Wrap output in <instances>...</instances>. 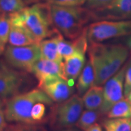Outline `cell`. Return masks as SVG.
I'll list each match as a JSON object with an SVG mask.
<instances>
[{"label": "cell", "mask_w": 131, "mask_h": 131, "mask_svg": "<svg viewBox=\"0 0 131 131\" xmlns=\"http://www.w3.org/2000/svg\"><path fill=\"white\" fill-rule=\"evenodd\" d=\"M88 53L94 71V86H101L120 69L128 58L129 50L122 45L92 43L90 44Z\"/></svg>", "instance_id": "obj_1"}, {"label": "cell", "mask_w": 131, "mask_h": 131, "mask_svg": "<svg viewBox=\"0 0 131 131\" xmlns=\"http://www.w3.org/2000/svg\"><path fill=\"white\" fill-rule=\"evenodd\" d=\"M50 5L52 26L68 38H78L86 29L85 25L95 19L94 12L88 8Z\"/></svg>", "instance_id": "obj_2"}, {"label": "cell", "mask_w": 131, "mask_h": 131, "mask_svg": "<svg viewBox=\"0 0 131 131\" xmlns=\"http://www.w3.org/2000/svg\"><path fill=\"white\" fill-rule=\"evenodd\" d=\"M9 15L11 23L23 26L38 44L53 34L50 29L52 24L49 3L35 4Z\"/></svg>", "instance_id": "obj_3"}, {"label": "cell", "mask_w": 131, "mask_h": 131, "mask_svg": "<svg viewBox=\"0 0 131 131\" xmlns=\"http://www.w3.org/2000/svg\"><path fill=\"white\" fill-rule=\"evenodd\" d=\"M53 100L41 89L31 90L24 94L14 95L6 104L4 114L6 121L26 124H34L31 116L34 106L38 103L51 104Z\"/></svg>", "instance_id": "obj_4"}, {"label": "cell", "mask_w": 131, "mask_h": 131, "mask_svg": "<svg viewBox=\"0 0 131 131\" xmlns=\"http://www.w3.org/2000/svg\"><path fill=\"white\" fill-rule=\"evenodd\" d=\"M129 35H131V20L98 21L91 24L87 29L90 44L100 43L113 38Z\"/></svg>", "instance_id": "obj_5"}, {"label": "cell", "mask_w": 131, "mask_h": 131, "mask_svg": "<svg viewBox=\"0 0 131 131\" xmlns=\"http://www.w3.org/2000/svg\"><path fill=\"white\" fill-rule=\"evenodd\" d=\"M39 44L24 46H9L4 51L6 61L14 68L30 72L34 64L41 58Z\"/></svg>", "instance_id": "obj_6"}, {"label": "cell", "mask_w": 131, "mask_h": 131, "mask_svg": "<svg viewBox=\"0 0 131 131\" xmlns=\"http://www.w3.org/2000/svg\"><path fill=\"white\" fill-rule=\"evenodd\" d=\"M127 64L106 81L103 88V99L100 112L107 114L111 107L124 98V81Z\"/></svg>", "instance_id": "obj_7"}, {"label": "cell", "mask_w": 131, "mask_h": 131, "mask_svg": "<svg viewBox=\"0 0 131 131\" xmlns=\"http://www.w3.org/2000/svg\"><path fill=\"white\" fill-rule=\"evenodd\" d=\"M84 104L78 95H73L58 106L57 122L61 127H71L75 125L83 112Z\"/></svg>", "instance_id": "obj_8"}, {"label": "cell", "mask_w": 131, "mask_h": 131, "mask_svg": "<svg viewBox=\"0 0 131 131\" xmlns=\"http://www.w3.org/2000/svg\"><path fill=\"white\" fill-rule=\"evenodd\" d=\"M63 63V62H62ZM62 63L40 58L34 64L30 72L35 75L39 81V86L55 78H63Z\"/></svg>", "instance_id": "obj_9"}, {"label": "cell", "mask_w": 131, "mask_h": 131, "mask_svg": "<svg viewBox=\"0 0 131 131\" xmlns=\"http://www.w3.org/2000/svg\"><path fill=\"white\" fill-rule=\"evenodd\" d=\"M39 88L52 100L59 103H62L69 99L74 91V89L69 84L68 81L61 78H55L46 82Z\"/></svg>", "instance_id": "obj_10"}, {"label": "cell", "mask_w": 131, "mask_h": 131, "mask_svg": "<svg viewBox=\"0 0 131 131\" xmlns=\"http://www.w3.org/2000/svg\"><path fill=\"white\" fill-rule=\"evenodd\" d=\"M94 12L100 14L94 15L95 19H131V0H114L107 7Z\"/></svg>", "instance_id": "obj_11"}, {"label": "cell", "mask_w": 131, "mask_h": 131, "mask_svg": "<svg viewBox=\"0 0 131 131\" xmlns=\"http://www.w3.org/2000/svg\"><path fill=\"white\" fill-rule=\"evenodd\" d=\"M23 78L15 70L0 68V98H6L16 94L22 84Z\"/></svg>", "instance_id": "obj_12"}, {"label": "cell", "mask_w": 131, "mask_h": 131, "mask_svg": "<svg viewBox=\"0 0 131 131\" xmlns=\"http://www.w3.org/2000/svg\"><path fill=\"white\" fill-rule=\"evenodd\" d=\"M86 62L85 54L78 52L64 59L62 63L64 80L73 81L80 76Z\"/></svg>", "instance_id": "obj_13"}, {"label": "cell", "mask_w": 131, "mask_h": 131, "mask_svg": "<svg viewBox=\"0 0 131 131\" xmlns=\"http://www.w3.org/2000/svg\"><path fill=\"white\" fill-rule=\"evenodd\" d=\"M8 42L10 45L14 46H24L38 44L23 26L11 23Z\"/></svg>", "instance_id": "obj_14"}, {"label": "cell", "mask_w": 131, "mask_h": 131, "mask_svg": "<svg viewBox=\"0 0 131 131\" xmlns=\"http://www.w3.org/2000/svg\"><path fill=\"white\" fill-rule=\"evenodd\" d=\"M61 35L60 33H58L57 35L52 38L43 40L40 42L41 58L58 63L63 62V57L58 51V42Z\"/></svg>", "instance_id": "obj_15"}, {"label": "cell", "mask_w": 131, "mask_h": 131, "mask_svg": "<svg viewBox=\"0 0 131 131\" xmlns=\"http://www.w3.org/2000/svg\"><path fill=\"white\" fill-rule=\"evenodd\" d=\"M103 99V88L93 86L83 95V104L87 110L97 111L100 109Z\"/></svg>", "instance_id": "obj_16"}, {"label": "cell", "mask_w": 131, "mask_h": 131, "mask_svg": "<svg viewBox=\"0 0 131 131\" xmlns=\"http://www.w3.org/2000/svg\"><path fill=\"white\" fill-rule=\"evenodd\" d=\"M95 74L94 69L89 61L84 66V68L78 77L77 89L79 96L83 95L91 87L94 86Z\"/></svg>", "instance_id": "obj_17"}, {"label": "cell", "mask_w": 131, "mask_h": 131, "mask_svg": "<svg viewBox=\"0 0 131 131\" xmlns=\"http://www.w3.org/2000/svg\"><path fill=\"white\" fill-rule=\"evenodd\" d=\"M107 117L108 118H131V103L124 97L111 107Z\"/></svg>", "instance_id": "obj_18"}, {"label": "cell", "mask_w": 131, "mask_h": 131, "mask_svg": "<svg viewBox=\"0 0 131 131\" xmlns=\"http://www.w3.org/2000/svg\"><path fill=\"white\" fill-rule=\"evenodd\" d=\"M101 115L102 114L99 110L92 111L86 109V111L82 112L75 126L79 129L85 131L97 122Z\"/></svg>", "instance_id": "obj_19"}, {"label": "cell", "mask_w": 131, "mask_h": 131, "mask_svg": "<svg viewBox=\"0 0 131 131\" xmlns=\"http://www.w3.org/2000/svg\"><path fill=\"white\" fill-rule=\"evenodd\" d=\"M105 131H131V118H109L103 123Z\"/></svg>", "instance_id": "obj_20"}, {"label": "cell", "mask_w": 131, "mask_h": 131, "mask_svg": "<svg viewBox=\"0 0 131 131\" xmlns=\"http://www.w3.org/2000/svg\"><path fill=\"white\" fill-rule=\"evenodd\" d=\"M24 0H0L1 14L10 15L18 12L25 8Z\"/></svg>", "instance_id": "obj_21"}, {"label": "cell", "mask_w": 131, "mask_h": 131, "mask_svg": "<svg viewBox=\"0 0 131 131\" xmlns=\"http://www.w3.org/2000/svg\"><path fill=\"white\" fill-rule=\"evenodd\" d=\"M58 51L60 55L64 59L72 56L78 52H80L78 50L74 40L73 41H66L63 37V35L61 36L58 42Z\"/></svg>", "instance_id": "obj_22"}, {"label": "cell", "mask_w": 131, "mask_h": 131, "mask_svg": "<svg viewBox=\"0 0 131 131\" xmlns=\"http://www.w3.org/2000/svg\"><path fill=\"white\" fill-rule=\"evenodd\" d=\"M10 29V20L7 14H0V41L6 44L8 42Z\"/></svg>", "instance_id": "obj_23"}, {"label": "cell", "mask_w": 131, "mask_h": 131, "mask_svg": "<svg viewBox=\"0 0 131 131\" xmlns=\"http://www.w3.org/2000/svg\"><path fill=\"white\" fill-rule=\"evenodd\" d=\"M114 0H87V7L94 12H97L110 5Z\"/></svg>", "instance_id": "obj_24"}, {"label": "cell", "mask_w": 131, "mask_h": 131, "mask_svg": "<svg viewBox=\"0 0 131 131\" xmlns=\"http://www.w3.org/2000/svg\"><path fill=\"white\" fill-rule=\"evenodd\" d=\"M45 104L42 103H38L35 104L32 108L31 116L36 123L40 122L45 116L46 112Z\"/></svg>", "instance_id": "obj_25"}, {"label": "cell", "mask_w": 131, "mask_h": 131, "mask_svg": "<svg viewBox=\"0 0 131 131\" xmlns=\"http://www.w3.org/2000/svg\"><path fill=\"white\" fill-rule=\"evenodd\" d=\"M49 4L60 6H80L87 0H45Z\"/></svg>", "instance_id": "obj_26"}, {"label": "cell", "mask_w": 131, "mask_h": 131, "mask_svg": "<svg viewBox=\"0 0 131 131\" xmlns=\"http://www.w3.org/2000/svg\"><path fill=\"white\" fill-rule=\"evenodd\" d=\"M131 91V59L127 63L126 70L124 76V97H126Z\"/></svg>", "instance_id": "obj_27"}, {"label": "cell", "mask_w": 131, "mask_h": 131, "mask_svg": "<svg viewBox=\"0 0 131 131\" xmlns=\"http://www.w3.org/2000/svg\"><path fill=\"white\" fill-rule=\"evenodd\" d=\"M4 131H36L35 129L31 127L24 125L11 126L9 127H6Z\"/></svg>", "instance_id": "obj_28"}, {"label": "cell", "mask_w": 131, "mask_h": 131, "mask_svg": "<svg viewBox=\"0 0 131 131\" xmlns=\"http://www.w3.org/2000/svg\"><path fill=\"white\" fill-rule=\"evenodd\" d=\"M6 119L4 112L0 109V131H4L6 127Z\"/></svg>", "instance_id": "obj_29"}, {"label": "cell", "mask_w": 131, "mask_h": 131, "mask_svg": "<svg viewBox=\"0 0 131 131\" xmlns=\"http://www.w3.org/2000/svg\"><path fill=\"white\" fill-rule=\"evenodd\" d=\"M85 131H103L101 126L97 123H95Z\"/></svg>", "instance_id": "obj_30"}, {"label": "cell", "mask_w": 131, "mask_h": 131, "mask_svg": "<svg viewBox=\"0 0 131 131\" xmlns=\"http://www.w3.org/2000/svg\"><path fill=\"white\" fill-rule=\"evenodd\" d=\"M41 0H24V3L26 4H35L40 2Z\"/></svg>", "instance_id": "obj_31"}, {"label": "cell", "mask_w": 131, "mask_h": 131, "mask_svg": "<svg viewBox=\"0 0 131 131\" xmlns=\"http://www.w3.org/2000/svg\"><path fill=\"white\" fill-rule=\"evenodd\" d=\"M5 45H6V44L0 41V55H2V54L4 52L5 50H6V49H5Z\"/></svg>", "instance_id": "obj_32"}, {"label": "cell", "mask_w": 131, "mask_h": 131, "mask_svg": "<svg viewBox=\"0 0 131 131\" xmlns=\"http://www.w3.org/2000/svg\"><path fill=\"white\" fill-rule=\"evenodd\" d=\"M126 45H127V47H128L129 51H130V52L131 53V36L130 37H129L128 39L127 40Z\"/></svg>", "instance_id": "obj_33"}, {"label": "cell", "mask_w": 131, "mask_h": 131, "mask_svg": "<svg viewBox=\"0 0 131 131\" xmlns=\"http://www.w3.org/2000/svg\"><path fill=\"white\" fill-rule=\"evenodd\" d=\"M62 131H80L78 129L73 128V127H68V128L64 129Z\"/></svg>", "instance_id": "obj_34"}, {"label": "cell", "mask_w": 131, "mask_h": 131, "mask_svg": "<svg viewBox=\"0 0 131 131\" xmlns=\"http://www.w3.org/2000/svg\"><path fill=\"white\" fill-rule=\"evenodd\" d=\"M125 98H126L128 100V101H129V102L131 103V91H130V92L129 93L128 95H127L126 96Z\"/></svg>", "instance_id": "obj_35"}, {"label": "cell", "mask_w": 131, "mask_h": 131, "mask_svg": "<svg viewBox=\"0 0 131 131\" xmlns=\"http://www.w3.org/2000/svg\"><path fill=\"white\" fill-rule=\"evenodd\" d=\"M1 107H2V101H1V98H0V109H1Z\"/></svg>", "instance_id": "obj_36"}, {"label": "cell", "mask_w": 131, "mask_h": 131, "mask_svg": "<svg viewBox=\"0 0 131 131\" xmlns=\"http://www.w3.org/2000/svg\"><path fill=\"white\" fill-rule=\"evenodd\" d=\"M0 14H1V9H0Z\"/></svg>", "instance_id": "obj_37"}]
</instances>
